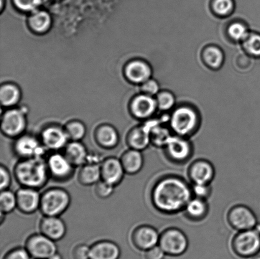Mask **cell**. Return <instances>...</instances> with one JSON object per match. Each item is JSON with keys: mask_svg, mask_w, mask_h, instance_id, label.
Wrapping results in <instances>:
<instances>
[{"mask_svg": "<svg viewBox=\"0 0 260 259\" xmlns=\"http://www.w3.org/2000/svg\"><path fill=\"white\" fill-rule=\"evenodd\" d=\"M63 150V154L75 167L82 166L87 162L89 152L82 142L71 141Z\"/></svg>", "mask_w": 260, "mask_h": 259, "instance_id": "obj_22", "label": "cell"}, {"mask_svg": "<svg viewBox=\"0 0 260 259\" xmlns=\"http://www.w3.org/2000/svg\"><path fill=\"white\" fill-rule=\"evenodd\" d=\"M160 235L156 229L149 225H140L132 233L133 245L137 249L147 251L159 244Z\"/></svg>", "mask_w": 260, "mask_h": 259, "instance_id": "obj_13", "label": "cell"}, {"mask_svg": "<svg viewBox=\"0 0 260 259\" xmlns=\"http://www.w3.org/2000/svg\"><path fill=\"white\" fill-rule=\"evenodd\" d=\"M142 90L145 93V95L152 96L156 95L159 91V85L156 81L152 80H147L143 83Z\"/></svg>", "mask_w": 260, "mask_h": 259, "instance_id": "obj_45", "label": "cell"}, {"mask_svg": "<svg viewBox=\"0 0 260 259\" xmlns=\"http://www.w3.org/2000/svg\"><path fill=\"white\" fill-rule=\"evenodd\" d=\"M166 253L159 245L145 251L144 258L145 259H164Z\"/></svg>", "mask_w": 260, "mask_h": 259, "instance_id": "obj_44", "label": "cell"}, {"mask_svg": "<svg viewBox=\"0 0 260 259\" xmlns=\"http://www.w3.org/2000/svg\"><path fill=\"white\" fill-rule=\"evenodd\" d=\"M119 159L127 174H137L144 166V159L142 152L136 150L129 149L121 155Z\"/></svg>", "mask_w": 260, "mask_h": 259, "instance_id": "obj_24", "label": "cell"}, {"mask_svg": "<svg viewBox=\"0 0 260 259\" xmlns=\"http://www.w3.org/2000/svg\"><path fill=\"white\" fill-rule=\"evenodd\" d=\"M14 175L22 187L38 190L44 187L50 178L47 160L43 157L20 159L15 165Z\"/></svg>", "mask_w": 260, "mask_h": 259, "instance_id": "obj_2", "label": "cell"}, {"mask_svg": "<svg viewBox=\"0 0 260 259\" xmlns=\"http://www.w3.org/2000/svg\"><path fill=\"white\" fill-rule=\"evenodd\" d=\"M164 152L167 159L173 163L185 164L193 155V145L187 138L172 136L165 146Z\"/></svg>", "mask_w": 260, "mask_h": 259, "instance_id": "obj_7", "label": "cell"}, {"mask_svg": "<svg viewBox=\"0 0 260 259\" xmlns=\"http://www.w3.org/2000/svg\"><path fill=\"white\" fill-rule=\"evenodd\" d=\"M199 118L197 113L189 107H180L174 111L170 119V126L175 135L188 138L197 131Z\"/></svg>", "mask_w": 260, "mask_h": 259, "instance_id": "obj_5", "label": "cell"}, {"mask_svg": "<svg viewBox=\"0 0 260 259\" xmlns=\"http://www.w3.org/2000/svg\"><path fill=\"white\" fill-rule=\"evenodd\" d=\"M158 245L166 255L174 257L183 255L189 247L187 236L182 230L175 228H170L163 231L160 235Z\"/></svg>", "mask_w": 260, "mask_h": 259, "instance_id": "obj_6", "label": "cell"}, {"mask_svg": "<svg viewBox=\"0 0 260 259\" xmlns=\"http://www.w3.org/2000/svg\"><path fill=\"white\" fill-rule=\"evenodd\" d=\"M15 5L24 11H32L39 6L41 0H14Z\"/></svg>", "mask_w": 260, "mask_h": 259, "instance_id": "obj_43", "label": "cell"}, {"mask_svg": "<svg viewBox=\"0 0 260 259\" xmlns=\"http://www.w3.org/2000/svg\"><path fill=\"white\" fill-rule=\"evenodd\" d=\"M51 19L49 14L45 12H38L32 15L30 19V26L35 31L45 32L49 28Z\"/></svg>", "mask_w": 260, "mask_h": 259, "instance_id": "obj_32", "label": "cell"}, {"mask_svg": "<svg viewBox=\"0 0 260 259\" xmlns=\"http://www.w3.org/2000/svg\"><path fill=\"white\" fill-rule=\"evenodd\" d=\"M114 189H115V187L113 185L101 179L95 184L94 192H95L96 196L99 199H107L113 194Z\"/></svg>", "mask_w": 260, "mask_h": 259, "instance_id": "obj_36", "label": "cell"}, {"mask_svg": "<svg viewBox=\"0 0 260 259\" xmlns=\"http://www.w3.org/2000/svg\"><path fill=\"white\" fill-rule=\"evenodd\" d=\"M78 181L83 186L95 185L101 179V164L86 163L81 166L78 174Z\"/></svg>", "mask_w": 260, "mask_h": 259, "instance_id": "obj_27", "label": "cell"}, {"mask_svg": "<svg viewBox=\"0 0 260 259\" xmlns=\"http://www.w3.org/2000/svg\"><path fill=\"white\" fill-rule=\"evenodd\" d=\"M228 221L233 229L238 232L254 229L258 223L253 210L243 205H236L229 210Z\"/></svg>", "mask_w": 260, "mask_h": 259, "instance_id": "obj_9", "label": "cell"}, {"mask_svg": "<svg viewBox=\"0 0 260 259\" xmlns=\"http://www.w3.org/2000/svg\"><path fill=\"white\" fill-rule=\"evenodd\" d=\"M94 139L99 147L106 150L115 149L119 143L118 132L110 125L98 127L94 133Z\"/></svg>", "mask_w": 260, "mask_h": 259, "instance_id": "obj_19", "label": "cell"}, {"mask_svg": "<svg viewBox=\"0 0 260 259\" xmlns=\"http://www.w3.org/2000/svg\"><path fill=\"white\" fill-rule=\"evenodd\" d=\"M0 176H1V180H0V189H1V191L9 189L12 184L11 173H10L7 167L3 164L0 166Z\"/></svg>", "mask_w": 260, "mask_h": 259, "instance_id": "obj_40", "label": "cell"}, {"mask_svg": "<svg viewBox=\"0 0 260 259\" xmlns=\"http://www.w3.org/2000/svg\"><path fill=\"white\" fill-rule=\"evenodd\" d=\"M192 191L193 197L207 200L212 193L210 184H192Z\"/></svg>", "mask_w": 260, "mask_h": 259, "instance_id": "obj_39", "label": "cell"}, {"mask_svg": "<svg viewBox=\"0 0 260 259\" xmlns=\"http://www.w3.org/2000/svg\"><path fill=\"white\" fill-rule=\"evenodd\" d=\"M19 98V90L16 86L10 85L2 86L0 90V100L3 105H14L17 103Z\"/></svg>", "mask_w": 260, "mask_h": 259, "instance_id": "obj_31", "label": "cell"}, {"mask_svg": "<svg viewBox=\"0 0 260 259\" xmlns=\"http://www.w3.org/2000/svg\"><path fill=\"white\" fill-rule=\"evenodd\" d=\"M229 35L236 41H244L249 33L247 28L240 23L236 22L231 24L228 29Z\"/></svg>", "mask_w": 260, "mask_h": 259, "instance_id": "obj_37", "label": "cell"}, {"mask_svg": "<svg viewBox=\"0 0 260 259\" xmlns=\"http://www.w3.org/2000/svg\"><path fill=\"white\" fill-rule=\"evenodd\" d=\"M149 129L151 144L157 148H164L171 137L170 133L167 129L159 127L145 125Z\"/></svg>", "mask_w": 260, "mask_h": 259, "instance_id": "obj_28", "label": "cell"}, {"mask_svg": "<svg viewBox=\"0 0 260 259\" xmlns=\"http://www.w3.org/2000/svg\"><path fill=\"white\" fill-rule=\"evenodd\" d=\"M126 143L130 149L142 152L151 144L149 129L146 126L133 128L127 134Z\"/></svg>", "mask_w": 260, "mask_h": 259, "instance_id": "obj_20", "label": "cell"}, {"mask_svg": "<svg viewBox=\"0 0 260 259\" xmlns=\"http://www.w3.org/2000/svg\"><path fill=\"white\" fill-rule=\"evenodd\" d=\"M46 150L40 139L31 134H23L13 144V151L20 159L43 157Z\"/></svg>", "mask_w": 260, "mask_h": 259, "instance_id": "obj_8", "label": "cell"}, {"mask_svg": "<svg viewBox=\"0 0 260 259\" xmlns=\"http://www.w3.org/2000/svg\"><path fill=\"white\" fill-rule=\"evenodd\" d=\"M157 106V101L151 96L140 95L133 101L132 113L137 118L147 119L154 114Z\"/></svg>", "mask_w": 260, "mask_h": 259, "instance_id": "obj_23", "label": "cell"}, {"mask_svg": "<svg viewBox=\"0 0 260 259\" xmlns=\"http://www.w3.org/2000/svg\"><path fill=\"white\" fill-rule=\"evenodd\" d=\"M158 108L161 110H168L172 108L175 104V98L172 93L163 91L158 93L157 96Z\"/></svg>", "mask_w": 260, "mask_h": 259, "instance_id": "obj_38", "label": "cell"}, {"mask_svg": "<svg viewBox=\"0 0 260 259\" xmlns=\"http://www.w3.org/2000/svg\"><path fill=\"white\" fill-rule=\"evenodd\" d=\"M259 254H260V252H259Z\"/></svg>", "mask_w": 260, "mask_h": 259, "instance_id": "obj_49", "label": "cell"}, {"mask_svg": "<svg viewBox=\"0 0 260 259\" xmlns=\"http://www.w3.org/2000/svg\"><path fill=\"white\" fill-rule=\"evenodd\" d=\"M46 160L50 178L62 182L72 178L75 167L68 161L64 155L55 152Z\"/></svg>", "mask_w": 260, "mask_h": 259, "instance_id": "obj_10", "label": "cell"}, {"mask_svg": "<svg viewBox=\"0 0 260 259\" xmlns=\"http://www.w3.org/2000/svg\"><path fill=\"white\" fill-rule=\"evenodd\" d=\"M17 209L22 214H34L40 209L41 194L38 190L21 187L16 193Z\"/></svg>", "mask_w": 260, "mask_h": 259, "instance_id": "obj_16", "label": "cell"}, {"mask_svg": "<svg viewBox=\"0 0 260 259\" xmlns=\"http://www.w3.org/2000/svg\"><path fill=\"white\" fill-rule=\"evenodd\" d=\"M251 259H260V254L254 256V257H251Z\"/></svg>", "mask_w": 260, "mask_h": 259, "instance_id": "obj_48", "label": "cell"}, {"mask_svg": "<svg viewBox=\"0 0 260 259\" xmlns=\"http://www.w3.org/2000/svg\"><path fill=\"white\" fill-rule=\"evenodd\" d=\"M26 124V120L22 111L10 110L3 117L2 131L8 138L16 139L24 134Z\"/></svg>", "mask_w": 260, "mask_h": 259, "instance_id": "obj_12", "label": "cell"}, {"mask_svg": "<svg viewBox=\"0 0 260 259\" xmlns=\"http://www.w3.org/2000/svg\"><path fill=\"white\" fill-rule=\"evenodd\" d=\"M222 52L216 47H209L203 52V59L209 67L217 68L223 62Z\"/></svg>", "mask_w": 260, "mask_h": 259, "instance_id": "obj_30", "label": "cell"}, {"mask_svg": "<svg viewBox=\"0 0 260 259\" xmlns=\"http://www.w3.org/2000/svg\"><path fill=\"white\" fill-rule=\"evenodd\" d=\"M251 60L250 58L245 55H239L236 60V65H238L239 69H248L249 66H251Z\"/></svg>", "mask_w": 260, "mask_h": 259, "instance_id": "obj_46", "label": "cell"}, {"mask_svg": "<svg viewBox=\"0 0 260 259\" xmlns=\"http://www.w3.org/2000/svg\"><path fill=\"white\" fill-rule=\"evenodd\" d=\"M183 212L187 219L195 222L201 221L208 214L209 205L207 200L193 197L186 205Z\"/></svg>", "mask_w": 260, "mask_h": 259, "instance_id": "obj_25", "label": "cell"}, {"mask_svg": "<svg viewBox=\"0 0 260 259\" xmlns=\"http://www.w3.org/2000/svg\"><path fill=\"white\" fill-rule=\"evenodd\" d=\"M30 256L25 248L19 247L10 250L3 259H30Z\"/></svg>", "mask_w": 260, "mask_h": 259, "instance_id": "obj_42", "label": "cell"}, {"mask_svg": "<svg viewBox=\"0 0 260 259\" xmlns=\"http://www.w3.org/2000/svg\"><path fill=\"white\" fill-rule=\"evenodd\" d=\"M211 5L213 11L220 16H226L234 9V0H213Z\"/></svg>", "mask_w": 260, "mask_h": 259, "instance_id": "obj_35", "label": "cell"}, {"mask_svg": "<svg viewBox=\"0 0 260 259\" xmlns=\"http://www.w3.org/2000/svg\"><path fill=\"white\" fill-rule=\"evenodd\" d=\"M71 197L67 190L50 188L41 194L40 210L44 216L59 217L70 207Z\"/></svg>", "mask_w": 260, "mask_h": 259, "instance_id": "obj_3", "label": "cell"}, {"mask_svg": "<svg viewBox=\"0 0 260 259\" xmlns=\"http://www.w3.org/2000/svg\"><path fill=\"white\" fill-rule=\"evenodd\" d=\"M40 140L46 149L55 152L64 149L70 139L65 129L52 126L43 129Z\"/></svg>", "mask_w": 260, "mask_h": 259, "instance_id": "obj_17", "label": "cell"}, {"mask_svg": "<svg viewBox=\"0 0 260 259\" xmlns=\"http://www.w3.org/2000/svg\"><path fill=\"white\" fill-rule=\"evenodd\" d=\"M65 131L71 141H81L86 134V127L79 121H72L68 123L66 126Z\"/></svg>", "mask_w": 260, "mask_h": 259, "instance_id": "obj_33", "label": "cell"}, {"mask_svg": "<svg viewBox=\"0 0 260 259\" xmlns=\"http://www.w3.org/2000/svg\"><path fill=\"white\" fill-rule=\"evenodd\" d=\"M25 249L35 259H48L57 252L54 241L42 233L33 234L25 241Z\"/></svg>", "mask_w": 260, "mask_h": 259, "instance_id": "obj_11", "label": "cell"}, {"mask_svg": "<svg viewBox=\"0 0 260 259\" xmlns=\"http://www.w3.org/2000/svg\"><path fill=\"white\" fill-rule=\"evenodd\" d=\"M74 259H90V247L85 244L76 245L73 250Z\"/></svg>", "mask_w": 260, "mask_h": 259, "instance_id": "obj_41", "label": "cell"}, {"mask_svg": "<svg viewBox=\"0 0 260 259\" xmlns=\"http://www.w3.org/2000/svg\"><path fill=\"white\" fill-rule=\"evenodd\" d=\"M48 259H62V257L59 253L56 252Z\"/></svg>", "mask_w": 260, "mask_h": 259, "instance_id": "obj_47", "label": "cell"}, {"mask_svg": "<svg viewBox=\"0 0 260 259\" xmlns=\"http://www.w3.org/2000/svg\"><path fill=\"white\" fill-rule=\"evenodd\" d=\"M243 42L244 48L249 55L260 57V34L256 33L249 34Z\"/></svg>", "mask_w": 260, "mask_h": 259, "instance_id": "obj_34", "label": "cell"}, {"mask_svg": "<svg viewBox=\"0 0 260 259\" xmlns=\"http://www.w3.org/2000/svg\"><path fill=\"white\" fill-rule=\"evenodd\" d=\"M187 174L192 184H210L215 176L213 164L205 159H198L188 167Z\"/></svg>", "mask_w": 260, "mask_h": 259, "instance_id": "obj_14", "label": "cell"}, {"mask_svg": "<svg viewBox=\"0 0 260 259\" xmlns=\"http://www.w3.org/2000/svg\"><path fill=\"white\" fill-rule=\"evenodd\" d=\"M120 248L111 241L103 240L94 243L90 247V259H118Z\"/></svg>", "mask_w": 260, "mask_h": 259, "instance_id": "obj_21", "label": "cell"}, {"mask_svg": "<svg viewBox=\"0 0 260 259\" xmlns=\"http://www.w3.org/2000/svg\"><path fill=\"white\" fill-rule=\"evenodd\" d=\"M234 253L239 257L249 258L260 252V233L256 229L239 232L231 243Z\"/></svg>", "mask_w": 260, "mask_h": 259, "instance_id": "obj_4", "label": "cell"}, {"mask_svg": "<svg viewBox=\"0 0 260 259\" xmlns=\"http://www.w3.org/2000/svg\"><path fill=\"white\" fill-rule=\"evenodd\" d=\"M39 230L40 233L54 242L62 240L67 233L66 223L57 216L43 217L40 222Z\"/></svg>", "mask_w": 260, "mask_h": 259, "instance_id": "obj_18", "label": "cell"}, {"mask_svg": "<svg viewBox=\"0 0 260 259\" xmlns=\"http://www.w3.org/2000/svg\"><path fill=\"white\" fill-rule=\"evenodd\" d=\"M193 197L192 187L185 180L172 175L160 179L154 184L151 193L154 207L167 214L183 211Z\"/></svg>", "mask_w": 260, "mask_h": 259, "instance_id": "obj_1", "label": "cell"}, {"mask_svg": "<svg viewBox=\"0 0 260 259\" xmlns=\"http://www.w3.org/2000/svg\"><path fill=\"white\" fill-rule=\"evenodd\" d=\"M17 209L16 194L9 189L2 190L0 195V210L5 215Z\"/></svg>", "mask_w": 260, "mask_h": 259, "instance_id": "obj_29", "label": "cell"}, {"mask_svg": "<svg viewBox=\"0 0 260 259\" xmlns=\"http://www.w3.org/2000/svg\"><path fill=\"white\" fill-rule=\"evenodd\" d=\"M125 174L120 159L115 157H109L102 161L101 179L114 187L121 183Z\"/></svg>", "mask_w": 260, "mask_h": 259, "instance_id": "obj_15", "label": "cell"}, {"mask_svg": "<svg viewBox=\"0 0 260 259\" xmlns=\"http://www.w3.org/2000/svg\"><path fill=\"white\" fill-rule=\"evenodd\" d=\"M151 68L146 63L136 60L127 66L126 75L128 80L136 83H144L149 80L151 76Z\"/></svg>", "mask_w": 260, "mask_h": 259, "instance_id": "obj_26", "label": "cell"}]
</instances>
